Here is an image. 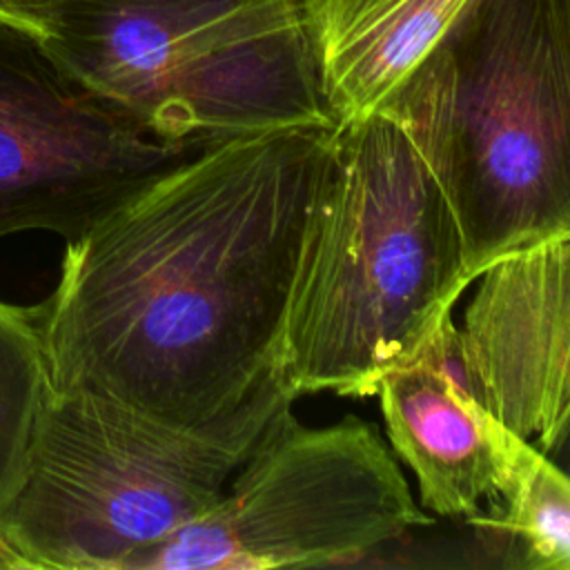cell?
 I'll return each mask as SVG.
<instances>
[{"label": "cell", "instance_id": "1", "mask_svg": "<svg viewBox=\"0 0 570 570\" xmlns=\"http://www.w3.org/2000/svg\"><path fill=\"white\" fill-rule=\"evenodd\" d=\"M332 140L334 122L205 145L65 240L36 303L49 383L209 425L281 376Z\"/></svg>", "mask_w": 570, "mask_h": 570}, {"label": "cell", "instance_id": "2", "mask_svg": "<svg viewBox=\"0 0 570 570\" xmlns=\"http://www.w3.org/2000/svg\"><path fill=\"white\" fill-rule=\"evenodd\" d=\"M468 285L454 207L405 105L334 125L283 330L296 396H374Z\"/></svg>", "mask_w": 570, "mask_h": 570}, {"label": "cell", "instance_id": "3", "mask_svg": "<svg viewBox=\"0 0 570 570\" xmlns=\"http://www.w3.org/2000/svg\"><path fill=\"white\" fill-rule=\"evenodd\" d=\"M392 96L441 174L472 283L570 236V0H470Z\"/></svg>", "mask_w": 570, "mask_h": 570}, {"label": "cell", "instance_id": "4", "mask_svg": "<svg viewBox=\"0 0 570 570\" xmlns=\"http://www.w3.org/2000/svg\"><path fill=\"white\" fill-rule=\"evenodd\" d=\"M296 392L285 374L209 425H178L87 387L47 383L0 541L22 570H122L212 508Z\"/></svg>", "mask_w": 570, "mask_h": 570}, {"label": "cell", "instance_id": "5", "mask_svg": "<svg viewBox=\"0 0 570 570\" xmlns=\"http://www.w3.org/2000/svg\"><path fill=\"white\" fill-rule=\"evenodd\" d=\"M40 40L80 87L171 147L334 122L298 0H60Z\"/></svg>", "mask_w": 570, "mask_h": 570}, {"label": "cell", "instance_id": "6", "mask_svg": "<svg viewBox=\"0 0 570 570\" xmlns=\"http://www.w3.org/2000/svg\"><path fill=\"white\" fill-rule=\"evenodd\" d=\"M434 519L372 423L309 428L283 410L223 497L122 570H267L343 566Z\"/></svg>", "mask_w": 570, "mask_h": 570}, {"label": "cell", "instance_id": "7", "mask_svg": "<svg viewBox=\"0 0 570 570\" xmlns=\"http://www.w3.org/2000/svg\"><path fill=\"white\" fill-rule=\"evenodd\" d=\"M191 151L138 129L67 76L40 36L0 20V238L69 240Z\"/></svg>", "mask_w": 570, "mask_h": 570}, {"label": "cell", "instance_id": "8", "mask_svg": "<svg viewBox=\"0 0 570 570\" xmlns=\"http://www.w3.org/2000/svg\"><path fill=\"white\" fill-rule=\"evenodd\" d=\"M474 283L459 330L476 394L570 474V236L505 254Z\"/></svg>", "mask_w": 570, "mask_h": 570}, {"label": "cell", "instance_id": "9", "mask_svg": "<svg viewBox=\"0 0 570 570\" xmlns=\"http://www.w3.org/2000/svg\"><path fill=\"white\" fill-rule=\"evenodd\" d=\"M374 396L425 512L474 519L483 503L501 499L517 434L481 403L452 312L407 363L381 379Z\"/></svg>", "mask_w": 570, "mask_h": 570}, {"label": "cell", "instance_id": "10", "mask_svg": "<svg viewBox=\"0 0 570 570\" xmlns=\"http://www.w3.org/2000/svg\"><path fill=\"white\" fill-rule=\"evenodd\" d=\"M470 0H298L334 125L381 107L445 40Z\"/></svg>", "mask_w": 570, "mask_h": 570}, {"label": "cell", "instance_id": "11", "mask_svg": "<svg viewBox=\"0 0 570 570\" xmlns=\"http://www.w3.org/2000/svg\"><path fill=\"white\" fill-rule=\"evenodd\" d=\"M492 525L514 552V566L570 570V474L517 436L508 485Z\"/></svg>", "mask_w": 570, "mask_h": 570}, {"label": "cell", "instance_id": "12", "mask_svg": "<svg viewBox=\"0 0 570 570\" xmlns=\"http://www.w3.org/2000/svg\"><path fill=\"white\" fill-rule=\"evenodd\" d=\"M47 383L38 307L0 301V510L24 461Z\"/></svg>", "mask_w": 570, "mask_h": 570}, {"label": "cell", "instance_id": "13", "mask_svg": "<svg viewBox=\"0 0 570 570\" xmlns=\"http://www.w3.org/2000/svg\"><path fill=\"white\" fill-rule=\"evenodd\" d=\"M58 2L60 0H0V20L42 36Z\"/></svg>", "mask_w": 570, "mask_h": 570}, {"label": "cell", "instance_id": "14", "mask_svg": "<svg viewBox=\"0 0 570 570\" xmlns=\"http://www.w3.org/2000/svg\"><path fill=\"white\" fill-rule=\"evenodd\" d=\"M0 570H22L20 561L11 554V550L0 541Z\"/></svg>", "mask_w": 570, "mask_h": 570}]
</instances>
